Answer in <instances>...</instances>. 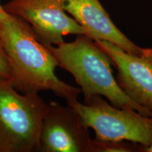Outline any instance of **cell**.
<instances>
[{
    "label": "cell",
    "instance_id": "10",
    "mask_svg": "<svg viewBox=\"0 0 152 152\" xmlns=\"http://www.w3.org/2000/svg\"><path fill=\"white\" fill-rule=\"evenodd\" d=\"M0 77L8 80L11 79L10 68L1 39H0Z\"/></svg>",
    "mask_w": 152,
    "mask_h": 152
},
{
    "label": "cell",
    "instance_id": "2",
    "mask_svg": "<svg viewBox=\"0 0 152 152\" xmlns=\"http://www.w3.org/2000/svg\"><path fill=\"white\" fill-rule=\"evenodd\" d=\"M58 63V66L73 76L84 99L100 95L115 107L132 109L146 116L152 111L133 102L121 88L113 76V61L109 55L85 35H77L73 41L47 45Z\"/></svg>",
    "mask_w": 152,
    "mask_h": 152
},
{
    "label": "cell",
    "instance_id": "8",
    "mask_svg": "<svg viewBox=\"0 0 152 152\" xmlns=\"http://www.w3.org/2000/svg\"><path fill=\"white\" fill-rule=\"evenodd\" d=\"M64 9L93 40L109 42L130 54L144 52L116 27L99 0H64Z\"/></svg>",
    "mask_w": 152,
    "mask_h": 152
},
{
    "label": "cell",
    "instance_id": "7",
    "mask_svg": "<svg viewBox=\"0 0 152 152\" xmlns=\"http://www.w3.org/2000/svg\"><path fill=\"white\" fill-rule=\"evenodd\" d=\"M95 42L113 61L121 88L133 102L152 111V48H145L141 55H134L109 42Z\"/></svg>",
    "mask_w": 152,
    "mask_h": 152
},
{
    "label": "cell",
    "instance_id": "3",
    "mask_svg": "<svg viewBox=\"0 0 152 152\" xmlns=\"http://www.w3.org/2000/svg\"><path fill=\"white\" fill-rule=\"evenodd\" d=\"M48 106L37 92L20 94L10 80L0 77V152L39 151Z\"/></svg>",
    "mask_w": 152,
    "mask_h": 152
},
{
    "label": "cell",
    "instance_id": "1",
    "mask_svg": "<svg viewBox=\"0 0 152 152\" xmlns=\"http://www.w3.org/2000/svg\"><path fill=\"white\" fill-rule=\"evenodd\" d=\"M0 39L10 68V80L18 92L49 90L67 104L77 100L81 90L57 77L56 58L26 20L7 13L0 21Z\"/></svg>",
    "mask_w": 152,
    "mask_h": 152
},
{
    "label": "cell",
    "instance_id": "12",
    "mask_svg": "<svg viewBox=\"0 0 152 152\" xmlns=\"http://www.w3.org/2000/svg\"><path fill=\"white\" fill-rule=\"evenodd\" d=\"M140 152H152V144L149 147H144L141 145L140 149Z\"/></svg>",
    "mask_w": 152,
    "mask_h": 152
},
{
    "label": "cell",
    "instance_id": "5",
    "mask_svg": "<svg viewBox=\"0 0 152 152\" xmlns=\"http://www.w3.org/2000/svg\"><path fill=\"white\" fill-rule=\"evenodd\" d=\"M3 7L26 20L44 45L56 46L68 35H85L81 26L67 14L64 0H11Z\"/></svg>",
    "mask_w": 152,
    "mask_h": 152
},
{
    "label": "cell",
    "instance_id": "9",
    "mask_svg": "<svg viewBox=\"0 0 152 152\" xmlns=\"http://www.w3.org/2000/svg\"><path fill=\"white\" fill-rule=\"evenodd\" d=\"M141 144L125 141H102L93 139V152H140Z\"/></svg>",
    "mask_w": 152,
    "mask_h": 152
},
{
    "label": "cell",
    "instance_id": "6",
    "mask_svg": "<svg viewBox=\"0 0 152 152\" xmlns=\"http://www.w3.org/2000/svg\"><path fill=\"white\" fill-rule=\"evenodd\" d=\"M71 106L52 101L42 123L39 151L93 152V139Z\"/></svg>",
    "mask_w": 152,
    "mask_h": 152
},
{
    "label": "cell",
    "instance_id": "11",
    "mask_svg": "<svg viewBox=\"0 0 152 152\" xmlns=\"http://www.w3.org/2000/svg\"><path fill=\"white\" fill-rule=\"evenodd\" d=\"M7 12L4 10L3 6L1 4V2H0V21L2 20L4 18H5L6 16H7Z\"/></svg>",
    "mask_w": 152,
    "mask_h": 152
},
{
    "label": "cell",
    "instance_id": "4",
    "mask_svg": "<svg viewBox=\"0 0 152 152\" xmlns=\"http://www.w3.org/2000/svg\"><path fill=\"white\" fill-rule=\"evenodd\" d=\"M79 114L87 128H92L94 140L128 141L144 147L152 144V117L132 109H121L108 103L100 95L67 104Z\"/></svg>",
    "mask_w": 152,
    "mask_h": 152
}]
</instances>
